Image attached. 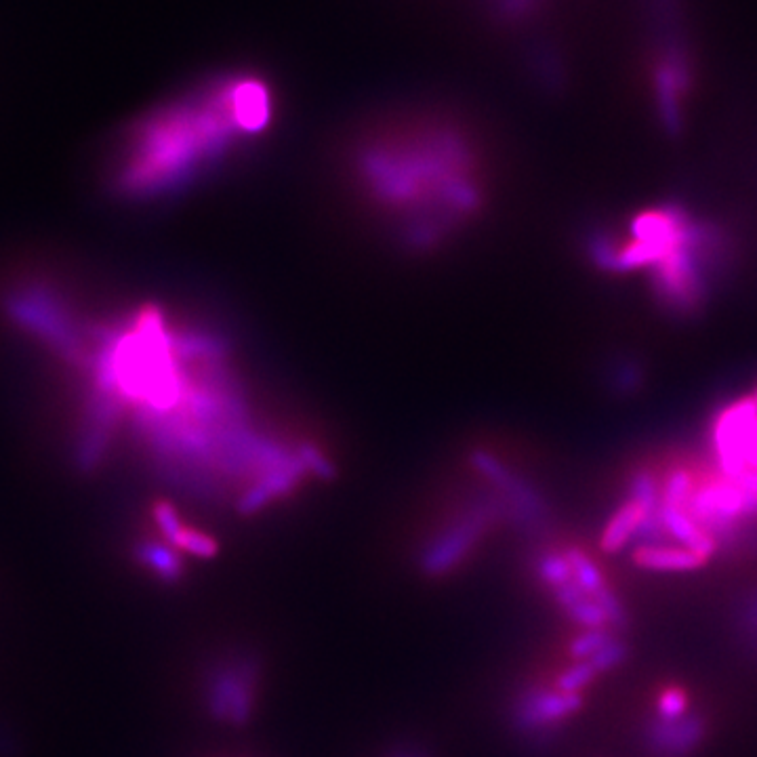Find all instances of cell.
Returning a JSON list of instances; mask_svg holds the SVG:
<instances>
[{
    "mask_svg": "<svg viewBox=\"0 0 757 757\" xmlns=\"http://www.w3.org/2000/svg\"><path fill=\"white\" fill-rule=\"evenodd\" d=\"M707 732V722L701 715L680 720H652L644 730V741L657 757H688L701 745Z\"/></svg>",
    "mask_w": 757,
    "mask_h": 757,
    "instance_id": "5",
    "label": "cell"
},
{
    "mask_svg": "<svg viewBox=\"0 0 757 757\" xmlns=\"http://www.w3.org/2000/svg\"><path fill=\"white\" fill-rule=\"evenodd\" d=\"M610 640H612V636L606 629H589L587 633H583L579 640H575V644L570 646V654L579 661H583V659L589 661L593 654L600 652Z\"/></svg>",
    "mask_w": 757,
    "mask_h": 757,
    "instance_id": "16",
    "label": "cell"
},
{
    "mask_svg": "<svg viewBox=\"0 0 757 757\" xmlns=\"http://www.w3.org/2000/svg\"><path fill=\"white\" fill-rule=\"evenodd\" d=\"M736 623H739L745 640L757 644V589L743 600L739 610V621Z\"/></svg>",
    "mask_w": 757,
    "mask_h": 757,
    "instance_id": "19",
    "label": "cell"
},
{
    "mask_svg": "<svg viewBox=\"0 0 757 757\" xmlns=\"http://www.w3.org/2000/svg\"><path fill=\"white\" fill-rule=\"evenodd\" d=\"M751 398H753V400H755V402H757V390H755V392H753V396H751Z\"/></svg>",
    "mask_w": 757,
    "mask_h": 757,
    "instance_id": "20",
    "label": "cell"
},
{
    "mask_svg": "<svg viewBox=\"0 0 757 757\" xmlns=\"http://www.w3.org/2000/svg\"><path fill=\"white\" fill-rule=\"evenodd\" d=\"M657 514V511L646 509L642 503L629 499L625 505L617 509V514L610 518L602 535V549L606 554H617L631 539H636L642 524Z\"/></svg>",
    "mask_w": 757,
    "mask_h": 757,
    "instance_id": "9",
    "label": "cell"
},
{
    "mask_svg": "<svg viewBox=\"0 0 757 757\" xmlns=\"http://www.w3.org/2000/svg\"><path fill=\"white\" fill-rule=\"evenodd\" d=\"M659 520L663 524L665 535L673 537L678 543H682L684 549L694 551V554L709 560L715 551H718V543L715 539L705 533V530L694 522L688 511L682 507H669V505H659Z\"/></svg>",
    "mask_w": 757,
    "mask_h": 757,
    "instance_id": "7",
    "label": "cell"
},
{
    "mask_svg": "<svg viewBox=\"0 0 757 757\" xmlns=\"http://www.w3.org/2000/svg\"><path fill=\"white\" fill-rule=\"evenodd\" d=\"M570 566H572V575H575V581L579 583V587L587 593L589 598L596 600L600 593L604 589H608V585L604 583L602 579V572L598 570V566L593 564L581 549H570L566 554Z\"/></svg>",
    "mask_w": 757,
    "mask_h": 757,
    "instance_id": "11",
    "label": "cell"
},
{
    "mask_svg": "<svg viewBox=\"0 0 757 757\" xmlns=\"http://www.w3.org/2000/svg\"><path fill=\"white\" fill-rule=\"evenodd\" d=\"M274 120L268 78L242 68L219 72L133 127L116 186L129 196L186 188L270 135Z\"/></svg>",
    "mask_w": 757,
    "mask_h": 757,
    "instance_id": "2",
    "label": "cell"
},
{
    "mask_svg": "<svg viewBox=\"0 0 757 757\" xmlns=\"http://www.w3.org/2000/svg\"><path fill=\"white\" fill-rule=\"evenodd\" d=\"M347 181L402 249L438 251L488 207V156L453 112L411 108L379 116L352 137Z\"/></svg>",
    "mask_w": 757,
    "mask_h": 757,
    "instance_id": "1",
    "label": "cell"
},
{
    "mask_svg": "<svg viewBox=\"0 0 757 757\" xmlns=\"http://www.w3.org/2000/svg\"><path fill=\"white\" fill-rule=\"evenodd\" d=\"M253 694L255 665L251 661L219 667L209 690V709L213 718L238 726L247 724L253 711Z\"/></svg>",
    "mask_w": 757,
    "mask_h": 757,
    "instance_id": "4",
    "label": "cell"
},
{
    "mask_svg": "<svg viewBox=\"0 0 757 757\" xmlns=\"http://www.w3.org/2000/svg\"><path fill=\"white\" fill-rule=\"evenodd\" d=\"M627 659V644L623 640L612 638L600 652L593 654L589 659L591 667L596 669V673H606L610 669H615Z\"/></svg>",
    "mask_w": 757,
    "mask_h": 757,
    "instance_id": "15",
    "label": "cell"
},
{
    "mask_svg": "<svg viewBox=\"0 0 757 757\" xmlns=\"http://www.w3.org/2000/svg\"><path fill=\"white\" fill-rule=\"evenodd\" d=\"M556 600L568 612V617L579 625H585L589 629H604L608 623L602 606L589 598L577 581L556 589Z\"/></svg>",
    "mask_w": 757,
    "mask_h": 757,
    "instance_id": "10",
    "label": "cell"
},
{
    "mask_svg": "<svg viewBox=\"0 0 757 757\" xmlns=\"http://www.w3.org/2000/svg\"><path fill=\"white\" fill-rule=\"evenodd\" d=\"M593 678H596V669L591 667L589 661L579 663L572 669H568L562 678L558 680V692L566 694H579L581 688H585Z\"/></svg>",
    "mask_w": 757,
    "mask_h": 757,
    "instance_id": "17",
    "label": "cell"
},
{
    "mask_svg": "<svg viewBox=\"0 0 757 757\" xmlns=\"http://www.w3.org/2000/svg\"><path fill=\"white\" fill-rule=\"evenodd\" d=\"M411 757H419V755H411Z\"/></svg>",
    "mask_w": 757,
    "mask_h": 757,
    "instance_id": "21",
    "label": "cell"
},
{
    "mask_svg": "<svg viewBox=\"0 0 757 757\" xmlns=\"http://www.w3.org/2000/svg\"><path fill=\"white\" fill-rule=\"evenodd\" d=\"M688 705L686 692L680 688H669L659 699V718L663 720H680Z\"/></svg>",
    "mask_w": 757,
    "mask_h": 757,
    "instance_id": "18",
    "label": "cell"
},
{
    "mask_svg": "<svg viewBox=\"0 0 757 757\" xmlns=\"http://www.w3.org/2000/svg\"><path fill=\"white\" fill-rule=\"evenodd\" d=\"M633 562L640 568L654 572H690L705 566L707 560L684 547L640 545L633 551Z\"/></svg>",
    "mask_w": 757,
    "mask_h": 757,
    "instance_id": "8",
    "label": "cell"
},
{
    "mask_svg": "<svg viewBox=\"0 0 757 757\" xmlns=\"http://www.w3.org/2000/svg\"><path fill=\"white\" fill-rule=\"evenodd\" d=\"M171 543L177 545L179 549H186L188 554L198 556V558H213L219 551V545L211 537L200 535V533H196V530L183 528V526Z\"/></svg>",
    "mask_w": 757,
    "mask_h": 757,
    "instance_id": "14",
    "label": "cell"
},
{
    "mask_svg": "<svg viewBox=\"0 0 757 757\" xmlns=\"http://www.w3.org/2000/svg\"><path fill=\"white\" fill-rule=\"evenodd\" d=\"M539 575L541 579L554 589H560L568 583L575 581V575H572V566L566 556L560 554H547L539 562Z\"/></svg>",
    "mask_w": 757,
    "mask_h": 757,
    "instance_id": "13",
    "label": "cell"
},
{
    "mask_svg": "<svg viewBox=\"0 0 757 757\" xmlns=\"http://www.w3.org/2000/svg\"><path fill=\"white\" fill-rule=\"evenodd\" d=\"M495 518V507L490 503H480L450 526L446 533H442L432 545L425 549L421 558V568L425 575H442V572L453 568L474 543L480 539V535Z\"/></svg>",
    "mask_w": 757,
    "mask_h": 757,
    "instance_id": "3",
    "label": "cell"
},
{
    "mask_svg": "<svg viewBox=\"0 0 757 757\" xmlns=\"http://www.w3.org/2000/svg\"><path fill=\"white\" fill-rule=\"evenodd\" d=\"M583 699L579 694L566 692H547L535 690L528 692L516 707V726L520 730H537L545 724L568 718L570 713L579 711Z\"/></svg>",
    "mask_w": 757,
    "mask_h": 757,
    "instance_id": "6",
    "label": "cell"
},
{
    "mask_svg": "<svg viewBox=\"0 0 757 757\" xmlns=\"http://www.w3.org/2000/svg\"><path fill=\"white\" fill-rule=\"evenodd\" d=\"M137 556L141 562H146L150 568H154L165 581H177L181 577V562L167 547L146 543L139 547Z\"/></svg>",
    "mask_w": 757,
    "mask_h": 757,
    "instance_id": "12",
    "label": "cell"
}]
</instances>
